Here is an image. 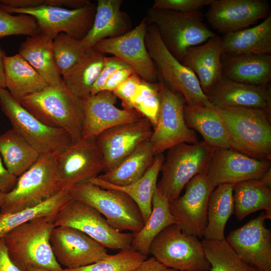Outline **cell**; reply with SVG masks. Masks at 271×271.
I'll use <instances>...</instances> for the list:
<instances>
[{
	"mask_svg": "<svg viewBox=\"0 0 271 271\" xmlns=\"http://www.w3.org/2000/svg\"><path fill=\"white\" fill-rule=\"evenodd\" d=\"M216 108L223 119L229 148L252 158L270 161V112L245 107Z\"/></svg>",
	"mask_w": 271,
	"mask_h": 271,
	"instance_id": "6da1fadb",
	"label": "cell"
},
{
	"mask_svg": "<svg viewBox=\"0 0 271 271\" xmlns=\"http://www.w3.org/2000/svg\"><path fill=\"white\" fill-rule=\"evenodd\" d=\"M56 212L18 226L2 238L11 259L22 271L33 266L53 271L63 270L53 254L50 244L51 234L55 227Z\"/></svg>",
	"mask_w": 271,
	"mask_h": 271,
	"instance_id": "7a4b0ae2",
	"label": "cell"
},
{
	"mask_svg": "<svg viewBox=\"0 0 271 271\" xmlns=\"http://www.w3.org/2000/svg\"><path fill=\"white\" fill-rule=\"evenodd\" d=\"M20 103L44 124L65 131L72 143L82 139L84 119L83 101L63 85L49 86L29 95Z\"/></svg>",
	"mask_w": 271,
	"mask_h": 271,
	"instance_id": "3957f363",
	"label": "cell"
},
{
	"mask_svg": "<svg viewBox=\"0 0 271 271\" xmlns=\"http://www.w3.org/2000/svg\"><path fill=\"white\" fill-rule=\"evenodd\" d=\"M63 190L57 172L55 156L40 155L18 177L14 187L5 194L0 213H14L37 206Z\"/></svg>",
	"mask_w": 271,
	"mask_h": 271,
	"instance_id": "277c9868",
	"label": "cell"
},
{
	"mask_svg": "<svg viewBox=\"0 0 271 271\" xmlns=\"http://www.w3.org/2000/svg\"><path fill=\"white\" fill-rule=\"evenodd\" d=\"M146 18L148 24L156 27L167 48L181 62L187 49L216 36L204 23L201 11L181 13L150 8Z\"/></svg>",
	"mask_w": 271,
	"mask_h": 271,
	"instance_id": "5b68a950",
	"label": "cell"
},
{
	"mask_svg": "<svg viewBox=\"0 0 271 271\" xmlns=\"http://www.w3.org/2000/svg\"><path fill=\"white\" fill-rule=\"evenodd\" d=\"M68 191L72 199L94 208L115 230L139 232L145 225L140 209L125 193L101 188L89 181L74 185Z\"/></svg>",
	"mask_w": 271,
	"mask_h": 271,
	"instance_id": "8992f818",
	"label": "cell"
},
{
	"mask_svg": "<svg viewBox=\"0 0 271 271\" xmlns=\"http://www.w3.org/2000/svg\"><path fill=\"white\" fill-rule=\"evenodd\" d=\"M214 149L202 141L195 144L181 143L168 150L157 190L169 202L177 198L191 179L206 173Z\"/></svg>",
	"mask_w": 271,
	"mask_h": 271,
	"instance_id": "52a82bcc",
	"label": "cell"
},
{
	"mask_svg": "<svg viewBox=\"0 0 271 271\" xmlns=\"http://www.w3.org/2000/svg\"><path fill=\"white\" fill-rule=\"evenodd\" d=\"M147 50L162 81L180 93L188 105L214 107L202 90L195 74L167 48L156 27L149 24L145 37Z\"/></svg>",
	"mask_w": 271,
	"mask_h": 271,
	"instance_id": "ba28073f",
	"label": "cell"
},
{
	"mask_svg": "<svg viewBox=\"0 0 271 271\" xmlns=\"http://www.w3.org/2000/svg\"><path fill=\"white\" fill-rule=\"evenodd\" d=\"M0 106L12 128L40 155L55 156L72 143L65 131L42 123L17 101L7 89L0 88Z\"/></svg>",
	"mask_w": 271,
	"mask_h": 271,
	"instance_id": "9c48e42d",
	"label": "cell"
},
{
	"mask_svg": "<svg viewBox=\"0 0 271 271\" xmlns=\"http://www.w3.org/2000/svg\"><path fill=\"white\" fill-rule=\"evenodd\" d=\"M150 253L166 267L179 271H210L211 268L202 242L183 232L177 224L167 226L155 238Z\"/></svg>",
	"mask_w": 271,
	"mask_h": 271,
	"instance_id": "30bf717a",
	"label": "cell"
},
{
	"mask_svg": "<svg viewBox=\"0 0 271 271\" xmlns=\"http://www.w3.org/2000/svg\"><path fill=\"white\" fill-rule=\"evenodd\" d=\"M55 226L77 229L93 238L105 248L131 249L133 233L119 232L107 222L104 216L90 205L71 199L57 211Z\"/></svg>",
	"mask_w": 271,
	"mask_h": 271,
	"instance_id": "8fae6325",
	"label": "cell"
},
{
	"mask_svg": "<svg viewBox=\"0 0 271 271\" xmlns=\"http://www.w3.org/2000/svg\"><path fill=\"white\" fill-rule=\"evenodd\" d=\"M160 82V109L157 123L149 140L155 156L181 143L198 142L196 134L185 121L186 102L179 93Z\"/></svg>",
	"mask_w": 271,
	"mask_h": 271,
	"instance_id": "7c38bea8",
	"label": "cell"
},
{
	"mask_svg": "<svg viewBox=\"0 0 271 271\" xmlns=\"http://www.w3.org/2000/svg\"><path fill=\"white\" fill-rule=\"evenodd\" d=\"M1 8L11 14H23L34 17L41 33L54 39L63 33L79 40L83 39L93 25L96 4L76 9L43 5L36 8L18 9L2 6Z\"/></svg>",
	"mask_w": 271,
	"mask_h": 271,
	"instance_id": "4fadbf2b",
	"label": "cell"
},
{
	"mask_svg": "<svg viewBox=\"0 0 271 271\" xmlns=\"http://www.w3.org/2000/svg\"><path fill=\"white\" fill-rule=\"evenodd\" d=\"M215 187L206 173H202L187 183L182 196L169 202L170 211L183 232L203 236L207 223L209 199Z\"/></svg>",
	"mask_w": 271,
	"mask_h": 271,
	"instance_id": "5bb4252c",
	"label": "cell"
},
{
	"mask_svg": "<svg viewBox=\"0 0 271 271\" xmlns=\"http://www.w3.org/2000/svg\"><path fill=\"white\" fill-rule=\"evenodd\" d=\"M58 178L63 190L89 181L103 171V160L95 138L72 143L55 156Z\"/></svg>",
	"mask_w": 271,
	"mask_h": 271,
	"instance_id": "9a60e30c",
	"label": "cell"
},
{
	"mask_svg": "<svg viewBox=\"0 0 271 271\" xmlns=\"http://www.w3.org/2000/svg\"><path fill=\"white\" fill-rule=\"evenodd\" d=\"M148 22L145 18L134 28L120 36L103 39L93 47L104 54H110L127 63L144 80L155 83L159 76L147 50L145 37Z\"/></svg>",
	"mask_w": 271,
	"mask_h": 271,
	"instance_id": "2e32d148",
	"label": "cell"
},
{
	"mask_svg": "<svg viewBox=\"0 0 271 271\" xmlns=\"http://www.w3.org/2000/svg\"><path fill=\"white\" fill-rule=\"evenodd\" d=\"M270 218L263 212L225 238L241 259L259 271H271V232L265 224Z\"/></svg>",
	"mask_w": 271,
	"mask_h": 271,
	"instance_id": "e0dca14e",
	"label": "cell"
},
{
	"mask_svg": "<svg viewBox=\"0 0 271 271\" xmlns=\"http://www.w3.org/2000/svg\"><path fill=\"white\" fill-rule=\"evenodd\" d=\"M145 117L107 129L96 138L103 160V171L114 168L139 146L149 140L153 131Z\"/></svg>",
	"mask_w": 271,
	"mask_h": 271,
	"instance_id": "ac0fdd59",
	"label": "cell"
},
{
	"mask_svg": "<svg viewBox=\"0 0 271 271\" xmlns=\"http://www.w3.org/2000/svg\"><path fill=\"white\" fill-rule=\"evenodd\" d=\"M50 244L58 262L65 268H76L105 257L106 248L83 232L68 226H55Z\"/></svg>",
	"mask_w": 271,
	"mask_h": 271,
	"instance_id": "d6986e66",
	"label": "cell"
},
{
	"mask_svg": "<svg viewBox=\"0 0 271 271\" xmlns=\"http://www.w3.org/2000/svg\"><path fill=\"white\" fill-rule=\"evenodd\" d=\"M270 160L251 158L230 148H216L209 160L206 174L215 186L257 179L270 168Z\"/></svg>",
	"mask_w": 271,
	"mask_h": 271,
	"instance_id": "ffe728a7",
	"label": "cell"
},
{
	"mask_svg": "<svg viewBox=\"0 0 271 271\" xmlns=\"http://www.w3.org/2000/svg\"><path fill=\"white\" fill-rule=\"evenodd\" d=\"M269 11L265 0H213L206 16L214 29L226 34L248 28Z\"/></svg>",
	"mask_w": 271,
	"mask_h": 271,
	"instance_id": "44dd1931",
	"label": "cell"
},
{
	"mask_svg": "<svg viewBox=\"0 0 271 271\" xmlns=\"http://www.w3.org/2000/svg\"><path fill=\"white\" fill-rule=\"evenodd\" d=\"M82 100L84 108L83 139L96 138L107 129L143 117L134 109L117 107V97L111 91L102 90Z\"/></svg>",
	"mask_w": 271,
	"mask_h": 271,
	"instance_id": "7402d4cb",
	"label": "cell"
},
{
	"mask_svg": "<svg viewBox=\"0 0 271 271\" xmlns=\"http://www.w3.org/2000/svg\"><path fill=\"white\" fill-rule=\"evenodd\" d=\"M205 95L211 104L217 108L245 107L270 112L269 84L252 85L222 77L212 85Z\"/></svg>",
	"mask_w": 271,
	"mask_h": 271,
	"instance_id": "603a6c76",
	"label": "cell"
},
{
	"mask_svg": "<svg viewBox=\"0 0 271 271\" xmlns=\"http://www.w3.org/2000/svg\"><path fill=\"white\" fill-rule=\"evenodd\" d=\"M221 38L216 36L201 45L187 49L182 64L198 78L205 94L222 76Z\"/></svg>",
	"mask_w": 271,
	"mask_h": 271,
	"instance_id": "cb8c5ba5",
	"label": "cell"
},
{
	"mask_svg": "<svg viewBox=\"0 0 271 271\" xmlns=\"http://www.w3.org/2000/svg\"><path fill=\"white\" fill-rule=\"evenodd\" d=\"M121 0H98L91 28L81 40L86 50L99 41L120 36L131 30L130 22L121 10Z\"/></svg>",
	"mask_w": 271,
	"mask_h": 271,
	"instance_id": "d4e9b609",
	"label": "cell"
},
{
	"mask_svg": "<svg viewBox=\"0 0 271 271\" xmlns=\"http://www.w3.org/2000/svg\"><path fill=\"white\" fill-rule=\"evenodd\" d=\"M222 76L246 84L264 85L271 79L270 54L227 55L221 57Z\"/></svg>",
	"mask_w": 271,
	"mask_h": 271,
	"instance_id": "484cf974",
	"label": "cell"
},
{
	"mask_svg": "<svg viewBox=\"0 0 271 271\" xmlns=\"http://www.w3.org/2000/svg\"><path fill=\"white\" fill-rule=\"evenodd\" d=\"M54 38L40 33L29 36L20 45L18 54L46 81L49 86L63 85L53 52Z\"/></svg>",
	"mask_w": 271,
	"mask_h": 271,
	"instance_id": "4316f807",
	"label": "cell"
},
{
	"mask_svg": "<svg viewBox=\"0 0 271 271\" xmlns=\"http://www.w3.org/2000/svg\"><path fill=\"white\" fill-rule=\"evenodd\" d=\"M222 54H270L271 15L259 24L224 34L221 38Z\"/></svg>",
	"mask_w": 271,
	"mask_h": 271,
	"instance_id": "83f0119b",
	"label": "cell"
},
{
	"mask_svg": "<svg viewBox=\"0 0 271 271\" xmlns=\"http://www.w3.org/2000/svg\"><path fill=\"white\" fill-rule=\"evenodd\" d=\"M233 197L238 220L261 210L271 215V169L259 179L234 184Z\"/></svg>",
	"mask_w": 271,
	"mask_h": 271,
	"instance_id": "f1b7e54d",
	"label": "cell"
},
{
	"mask_svg": "<svg viewBox=\"0 0 271 271\" xmlns=\"http://www.w3.org/2000/svg\"><path fill=\"white\" fill-rule=\"evenodd\" d=\"M6 89L19 103L26 96L41 92L49 85L19 54L4 60Z\"/></svg>",
	"mask_w": 271,
	"mask_h": 271,
	"instance_id": "f546056e",
	"label": "cell"
},
{
	"mask_svg": "<svg viewBox=\"0 0 271 271\" xmlns=\"http://www.w3.org/2000/svg\"><path fill=\"white\" fill-rule=\"evenodd\" d=\"M165 159L163 154L156 155L152 165L144 176L128 185H115L104 181L97 177L92 179L89 182L101 188L117 190L127 194L140 209L145 223L152 213V199L157 189L158 176Z\"/></svg>",
	"mask_w": 271,
	"mask_h": 271,
	"instance_id": "4dcf8cb0",
	"label": "cell"
},
{
	"mask_svg": "<svg viewBox=\"0 0 271 271\" xmlns=\"http://www.w3.org/2000/svg\"><path fill=\"white\" fill-rule=\"evenodd\" d=\"M184 116L187 126L197 131L211 147L229 148L223 119L214 107L185 104Z\"/></svg>",
	"mask_w": 271,
	"mask_h": 271,
	"instance_id": "1f68e13d",
	"label": "cell"
},
{
	"mask_svg": "<svg viewBox=\"0 0 271 271\" xmlns=\"http://www.w3.org/2000/svg\"><path fill=\"white\" fill-rule=\"evenodd\" d=\"M105 56L93 48L87 50L82 58L62 76L63 85L79 98L89 95L102 68Z\"/></svg>",
	"mask_w": 271,
	"mask_h": 271,
	"instance_id": "d6a6232c",
	"label": "cell"
},
{
	"mask_svg": "<svg viewBox=\"0 0 271 271\" xmlns=\"http://www.w3.org/2000/svg\"><path fill=\"white\" fill-rule=\"evenodd\" d=\"M155 156L150 141H146L118 165L97 177L117 186L129 185L144 176Z\"/></svg>",
	"mask_w": 271,
	"mask_h": 271,
	"instance_id": "836d02e7",
	"label": "cell"
},
{
	"mask_svg": "<svg viewBox=\"0 0 271 271\" xmlns=\"http://www.w3.org/2000/svg\"><path fill=\"white\" fill-rule=\"evenodd\" d=\"M233 185H218L211 193L208 203L207 223L203 235L204 239L218 241L225 239L226 224L234 212Z\"/></svg>",
	"mask_w": 271,
	"mask_h": 271,
	"instance_id": "e575fe53",
	"label": "cell"
},
{
	"mask_svg": "<svg viewBox=\"0 0 271 271\" xmlns=\"http://www.w3.org/2000/svg\"><path fill=\"white\" fill-rule=\"evenodd\" d=\"M177 223L170 211L169 201L156 189L152 199V213L143 227L133 233L131 248L147 256L155 238L167 226Z\"/></svg>",
	"mask_w": 271,
	"mask_h": 271,
	"instance_id": "d590c367",
	"label": "cell"
},
{
	"mask_svg": "<svg viewBox=\"0 0 271 271\" xmlns=\"http://www.w3.org/2000/svg\"><path fill=\"white\" fill-rule=\"evenodd\" d=\"M0 155L6 167L17 177L32 166L40 156L13 128L0 134Z\"/></svg>",
	"mask_w": 271,
	"mask_h": 271,
	"instance_id": "8d00e7d4",
	"label": "cell"
},
{
	"mask_svg": "<svg viewBox=\"0 0 271 271\" xmlns=\"http://www.w3.org/2000/svg\"><path fill=\"white\" fill-rule=\"evenodd\" d=\"M71 199L68 190H62L37 206L14 213H0V239L18 226L36 218L56 212Z\"/></svg>",
	"mask_w": 271,
	"mask_h": 271,
	"instance_id": "74e56055",
	"label": "cell"
},
{
	"mask_svg": "<svg viewBox=\"0 0 271 271\" xmlns=\"http://www.w3.org/2000/svg\"><path fill=\"white\" fill-rule=\"evenodd\" d=\"M201 242L211 265L210 271H259L241 259L225 239H204Z\"/></svg>",
	"mask_w": 271,
	"mask_h": 271,
	"instance_id": "f35d334b",
	"label": "cell"
},
{
	"mask_svg": "<svg viewBox=\"0 0 271 271\" xmlns=\"http://www.w3.org/2000/svg\"><path fill=\"white\" fill-rule=\"evenodd\" d=\"M53 46L55 62L61 76L75 65L87 50L81 40L63 33L54 38Z\"/></svg>",
	"mask_w": 271,
	"mask_h": 271,
	"instance_id": "ab89813d",
	"label": "cell"
},
{
	"mask_svg": "<svg viewBox=\"0 0 271 271\" xmlns=\"http://www.w3.org/2000/svg\"><path fill=\"white\" fill-rule=\"evenodd\" d=\"M147 259V256L132 249H122L93 263L76 268H63V271H131Z\"/></svg>",
	"mask_w": 271,
	"mask_h": 271,
	"instance_id": "60d3db41",
	"label": "cell"
},
{
	"mask_svg": "<svg viewBox=\"0 0 271 271\" xmlns=\"http://www.w3.org/2000/svg\"><path fill=\"white\" fill-rule=\"evenodd\" d=\"M41 33L35 19L31 16L14 15L0 8V39L12 35L32 36Z\"/></svg>",
	"mask_w": 271,
	"mask_h": 271,
	"instance_id": "b9f144b4",
	"label": "cell"
},
{
	"mask_svg": "<svg viewBox=\"0 0 271 271\" xmlns=\"http://www.w3.org/2000/svg\"><path fill=\"white\" fill-rule=\"evenodd\" d=\"M213 0H156L151 8L169 10L181 13L200 11L205 6H209Z\"/></svg>",
	"mask_w": 271,
	"mask_h": 271,
	"instance_id": "7bdbcfd3",
	"label": "cell"
},
{
	"mask_svg": "<svg viewBox=\"0 0 271 271\" xmlns=\"http://www.w3.org/2000/svg\"><path fill=\"white\" fill-rule=\"evenodd\" d=\"M130 67L125 62L116 57L105 56L102 68L91 89L90 94L95 95L102 91L106 80L113 72L118 69Z\"/></svg>",
	"mask_w": 271,
	"mask_h": 271,
	"instance_id": "ee69618b",
	"label": "cell"
},
{
	"mask_svg": "<svg viewBox=\"0 0 271 271\" xmlns=\"http://www.w3.org/2000/svg\"><path fill=\"white\" fill-rule=\"evenodd\" d=\"M160 109V91L145 98L133 107V109L150 121L153 128L157 123Z\"/></svg>",
	"mask_w": 271,
	"mask_h": 271,
	"instance_id": "f6af8a7d",
	"label": "cell"
},
{
	"mask_svg": "<svg viewBox=\"0 0 271 271\" xmlns=\"http://www.w3.org/2000/svg\"><path fill=\"white\" fill-rule=\"evenodd\" d=\"M142 79L137 73L133 74L112 91L117 98H118L122 101L124 109H128L130 99L134 95Z\"/></svg>",
	"mask_w": 271,
	"mask_h": 271,
	"instance_id": "bcb514c9",
	"label": "cell"
},
{
	"mask_svg": "<svg viewBox=\"0 0 271 271\" xmlns=\"http://www.w3.org/2000/svg\"><path fill=\"white\" fill-rule=\"evenodd\" d=\"M135 73V71L130 67L116 70L107 79L102 90L112 92L125 80Z\"/></svg>",
	"mask_w": 271,
	"mask_h": 271,
	"instance_id": "7dc6e473",
	"label": "cell"
},
{
	"mask_svg": "<svg viewBox=\"0 0 271 271\" xmlns=\"http://www.w3.org/2000/svg\"><path fill=\"white\" fill-rule=\"evenodd\" d=\"M2 160L0 155V192L7 193L14 187L18 177L7 169Z\"/></svg>",
	"mask_w": 271,
	"mask_h": 271,
	"instance_id": "c3c4849f",
	"label": "cell"
},
{
	"mask_svg": "<svg viewBox=\"0 0 271 271\" xmlns=\"http://www.w3.org/2000/svg\"><path fill=\"white\" fill-rule=\"evenodd\" d=\"M0 271H22L11 259L2 238L0 239Z\"/></svg>",
	"mask_w": 271,
	"mask_h": 271,
	"instance_id": "681fc988",
	"label": "cell"
},
{
	"mask_svg": "<svg viewBox=\"0 0 271 271\" xmlns=\"http://www.w3.org/2000/svg\"><path fill=\"white\" fill-rule=\"evenodd\" d=\"M3 6L18 9L36 8L45 5L46 0H2Z\"/></svg>",
	"mask_w": 271,
	"mask_h": 271,
	"instance_id": "f907efd6",
	"label": "cell"
},
{
	"mask_svg": "<svg viewBox=\"0 0 271 271\" xmlns=\"http://www.w3.org/2000/svg\"><path fill=\"white\" fill-rule=\"evenodd\" d=\"M131 271H179L169 268L159 262L154 257L147 259L139 266Z\"/></svg>",
	"mask_w": 271,
	"mask_h": 271,
	"instance_id": "816d5d0a",
	"label": "cell"
},
{
	"mask_svg": "<svg viewBox=\"0 0 271 271\" xmlns=\"http://www.w3.org/2000/svg\"><path fill=\"white\" fill-rule=\"evenodd\" d=\"M90 3L88 0H46L45 5L76 9L83 7Z\"/></svg>",
	"mask_w": 271,
	"mask_h": 271,
	"instance_id": "f5cc1de1",
	"label": "cell"
},
{
	"mask_svg": "<svg viewBox=\"0 0 271 271\" xmlns=\"http://www.w3.org/2000/svg\"><path fill=\"white\" fill-rule=\"evenodd\" d=\"M6 55L5 52L0 46V88L3 89H6L4 64V57Z\"/></svg>",
	"mask_w": 271,
	"mask_h": 271,
	"instance_id": "db71d44e",
	"label": "cell"
},
{
	"mask_svg": "<svg viewBox=\"0 0 271 271\" xmlns=\"http://www.w3.org/2000/svg\"><path fill=\"white\" fill-rule=\"evenodd\" d=\"M23 271H53L41 266H29L26 267Z\"/></svg>",
	"mask_w": 271,
	"mask_h": 271,
	"instance_id": "11a10c76",
	"label": "cell"
},
{
	"mask_svg": "<svg viewBox=\"0 0 271 271\" xmlns=\"http://www.w3.org/2000/svg\"><path fill=\"white\" fill-rule=\"evenodd\" d=\"M5 194V193L0 192V209L4 202Z\"/></svg>",
	"mask_w": 271,
	"mask_h": 271,
	"instance_id": "9f6ffc18",
	"label": "cell"
},
{
	"mask_svg": "<svg viewBox=\"0 0 271 271\" xmlns=\"http://www.w3.org/2000/svg\"><path fill=\"white\" fill-rule=\"evenodd\" d=\"M2 6H3L2 1V0H0V8Z\"/></svg>",
	"mask_w": 271,
	"mask_h": 271,
	"instance_id": "6f0895ef",
	"label": "cell"
}]
</instances>
